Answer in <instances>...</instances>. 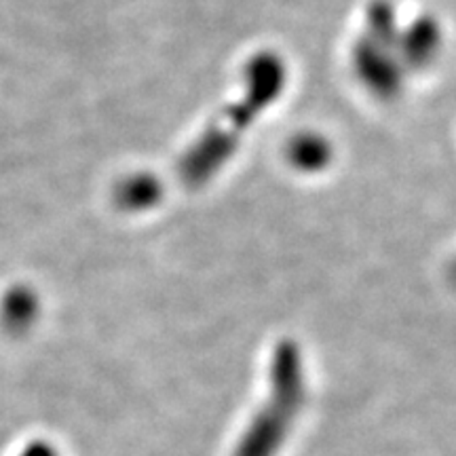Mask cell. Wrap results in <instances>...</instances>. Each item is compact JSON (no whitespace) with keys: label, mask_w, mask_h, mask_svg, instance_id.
I'll return each mask as SVG.
<instances>
[{"label":"cell","mask_w":456,"mask_h":456,"mask_svg":"<svg viewBox=\"0 0 456 456\" xmlns=\"http://www.w3.org/2000/svg\"><path fill=\"white\" fill-rule=\"evenodd\" d=\"M285 68L277 55L262 53L249 61L248 72H245L243 98L226 108L218 121L209 125L208 131L182 157L178 174L184 184H205L218 174L222 165L232 157V151L245 131L249 129V125L256 121V117L281 94Z\"/></svg>","instance_id":"obj_1"},{"label":"cell","mask_w":456,"mask_h":456,"mask_svg":"<svg viewBox=\"0 0 456 456\" xmlns=\"http://www.w3.org/2000/svg\"><path fill=\"white\" fill-rule=\"evenodd\" d=\"M161 197V186L151 175H134L118 186V203L127 209H144Z\"/></svg>","instance_id":"obj_2"},{"label":"cell","mask_w":456,"mask_h":456,"mask_svg":"<svg viewBox=\"0 0 456 456\" xmlns=\"http://www.w3.org/2000/svg\"><path fill=\"white\" fill-rule=\"evenodd\" d=\"M330 159V148L326 140L317 138V135H300L292 144V161L300 169L313 171L326 165Z\"/></svg>","instance_id":"obj_3"},{"label":"cell","mask_w":456,"mask_h":456,"mask_svg":"<svg viewBox=\"0 0 456 456\" xmlns=\"http://www.w3.org/2000/svg\"><path fill=\"white\" fill-rule=\"evenodd\" d=\"M406 55L412 61H416V64H420V61H425L427 57L433 55V49L437 45V30L433 26V21L423 20L419 24H414L412 30L406 34Z\"/></svg>","instance_id":"obj_4"}]
</instances>
